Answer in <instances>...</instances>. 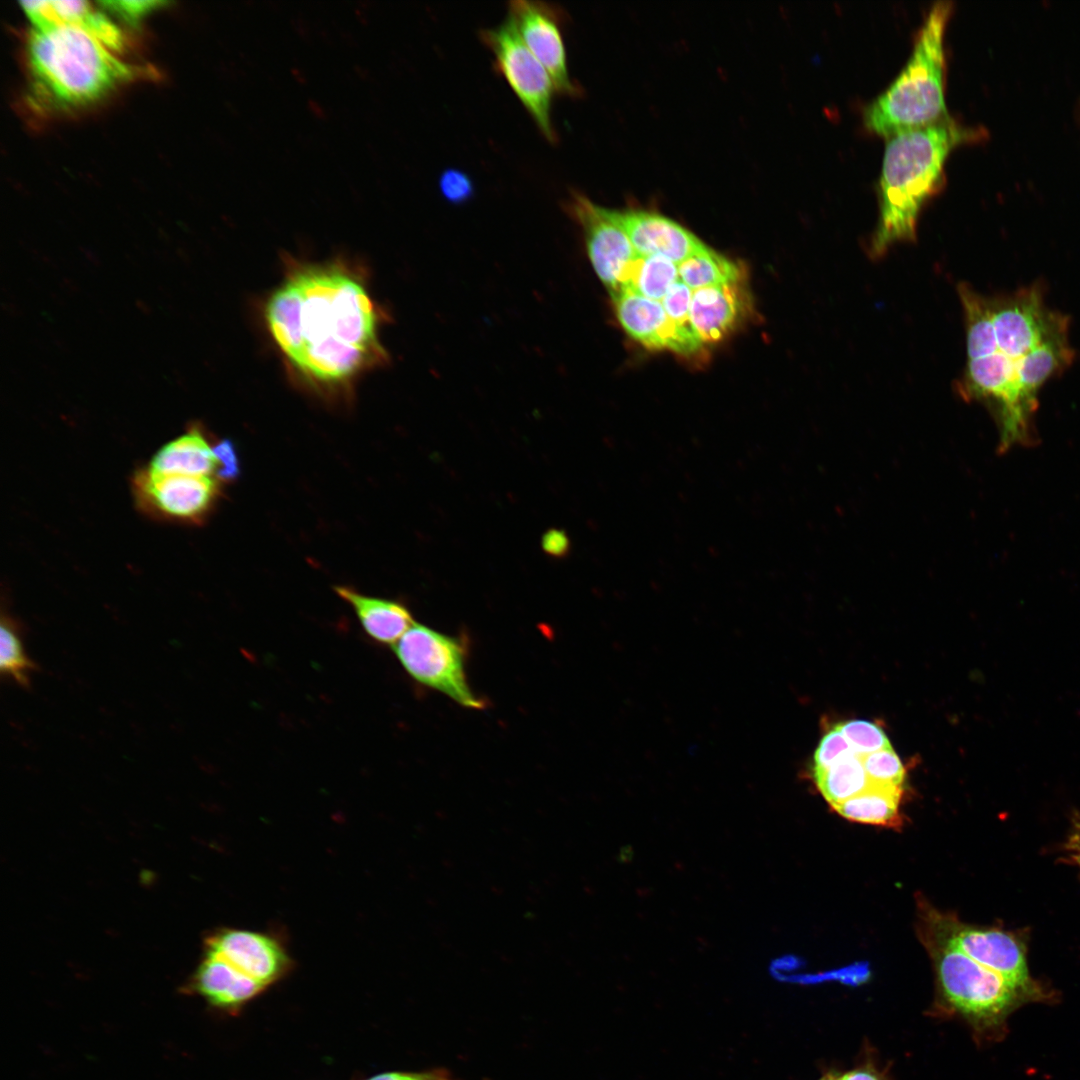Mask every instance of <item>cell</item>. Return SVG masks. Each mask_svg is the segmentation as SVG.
<instances>
[{
	"instance_id": "cell-1",
	"label": "cell",
	"mask_w": 1080,
	"mask_h": 1080,
	"mask_svg": "<svg viewBox=\"0 0 1080 1080\" xmlns=\"http://www.w3.org/2000/svg\"><path fill=\"white\" fill-rule=\"evenodd\" d=\"M966 326V366L958 391L992 408L1001 450L1033 440L1041 388L1069 368L1075 351L1070 319L1046 302L1040 282L1012 293L983 295L960 284Z\"/></svg>"
},
{
	"instance_id": "cell-2",
	"label": "cell",
	"mask_w": 1080,
	"mask_h": 1080,
	"mask_svg": "<svg viewBox=\"0 0 1080 1080\" xmlns=\"http://www.w3.org/2000/svg\"><path fill=\"white\" fill-rule=\"evenodd\" d=\"M271 335L303 377L343 385L384 360L375 306L362 282L335 264L303 266L265 307Z\"/></svg>"
},
{
	"instance_id": "cell-3",
	"label": "cell",
	"mask_w": 1080,
	"mask_h": 1080,
	"mask_svg": "<svg viewBox=\"0 0 1080 1080\" xmlns=\"http://www.w3.org/2000/svg\"><path fill=\"white\" fill-rule=\"evenodd\" d=\"M983 127L950 116L888 137L879 179V220L870 254H884L895 243L913 241L920 211L942 185L944 164L959 144L981 142Z\"/></svg>"
},
{
	"instance_id": "cell-4",
	"label": "cell",
	"mask_w": 1080,
	"mask_h": 1080,
	"mask_svg": "<svg viewBox=\"0 0 1080 1080\" xmlns=\"http://www.w3.org/2000/svg\"><path fill=\"white\" fill-rule=\"evenodd\" d=\"M26 56L29 96L47 111L93 104L137 74L93 35L69 25L33 28Z\"/></svg>"
},
{
	"instance_id": "cell-5",
	"label": "cell",
	"mask_w": 1080,
	"mask_h": 1080,
	"mask_svg": "<svg viewBox=\"0 0 1080 1080\" xmlns=\"http://www.w3.org/2000/svg\"><path fill=\"white\" fill-rule=\"evenodd\" d=\"M952 9L949 0L931 6L903 69L865 107L867 129L889 137L949 116L944 94V33Z\"/></svg>"
},
{
	"instance_id": "cell-6",
	"label": "cell",
	"mask_w": 1080,
	"mask_h": 1080,
	"mask_svg": "<svg viewBox=\"0 0 1080 1080\" xmlns=\"http://www.w3.org/2000/svg\"><path fill=\"white\" fill-rule=\"evenodd\" d=\"M927 939L943 997L960 1014L977 1022L1004 1015L1020 990L999 973L981 965L931 931Z\"/></svg>"
},
{
	"instance_id": "cell-7",
	"label": "cell",
	"mask_w": 1080,
	"mask_h": 1080,
	"mask_svg": "<svg viewBox=\"0 0 1080 1080\" xmlns=\"http://www.w3.org/2000/svg\"><path fill=\"white\" fill-rule=\"evenodd\" d=\"M393 651L404 670L418 683L445 694L463 707H485L468 683L465 647L456 637L414 623L393 645Z\"/></svg>"
},
{
	"instance_id": "cell-8",
	"label": "cell",
	"mask_w": 1080,
	"mask_h": 1080,
	"mask_svg": "<svg viewBox=\"0 0 1080 1080\" xmlns=\"http://www.w3.org/2000/svg\"><path fill=\"white\" fill-rule=\"evenodd\" d=\"M494 56V66L510 85L544 137L554 143L558 136L551 118L556 92L551 76L519 34L512 17L480 31Z\"/></svg>"
},
{
	"instance_id": "cell-9",
	"label": "cell",
	"mask_w": 1080,
	"mask_h": 1080,
	"mask_svg": "<svg viewBox=\"0 0 1080 1080\" xmlns=\"http://www.w3.org/2000/svg\"><path fill=\"white\" fill-rule=\"evenodd\" d=\"M566 209L582 228L596 274L611 295L619 292L637 254L615 210L594 203L578 191L571 193Z\"/></svg>"
},
{
	"instance_id": "cell-10",
	"label": "cell",
	"mask_w": 1080,
	"mask_h": 1080,
	"mask_svg": "<svg viewBox=\"0 0 1080 1080\" xmlns=\"http://www.w3.org/2000/svg\"><path fill=\"white\" fill-rule=\"evenodd\" d=\"M509 15L524 43L548 71L556 92L571 97L580 95L581 88L569 75L562 9L541 1L515 0L509 3Z\"/></svg>"
},
{
	"instance_id": "cell-11",
	"label": "cell",
	"mask_w": 1080,
	"mask_h": 1080,
	"mask_svg": "<svg viewBox=\"0 0 1080 1080\" xmlns=\"http://www.w3.org/2000/svg\"><path fill=\"white\" fill-rule=\"evenodd\" d=\"M930 928L981 965L999 973L1020 990L1028 983L1023 950L1014 937L1000 930L960 924L951 915L931 911Z\"/></svg>"
},
{
	"instance_id": "cell-12",
	"label": "cell",
	"mask_w": 1080,
	"mask_h": 1080,
	"mask_svg": "<svg viewBox=\"0 0 1080 1080\" xmlns=\"http://www.w3.org/2000/svg\"><path fill=\"white\" fill-rule=\"evenodd\" d=\"M135 488L147 509L177 520L202 519L219 496V481L211 476L161 474L149 469L137 474Z\"/></svg>"
},
{
	"instance_id": "cell-13",
	"label": "cell",
	"mask_w": 1080,
	"mask_h": 1080,
	"mask_svg": "<svg viewBox=\"0 0 1080 1080\" xmlns=\"http://www.w3.org/2000/svg\"><path fill=\"white\" fill-rule=\"evenodd\" d=\"M205 953L224 959L266 988L286 977L293 967L276 937L251 930L221 929L206 939Z\"/></svg>"
},
{
	"instance_id": "cell-14",
	"label": "cell",
	"mask_w": 1080,
	"mask_h": 1080,
	"mask_svg": "<svg viewBox=\"0 0 1080 1080\" xmlns=\"http://www.w3.org/2000/svg\"><path fill=\"white\" fill-rule=\"evenodd\" d=\"M611 297L625 332L647 348L669 349L684 355L701 349L703 342L697 333L676 325L667 316L661 301L629 290H621Z\"/></svg>"
},
{
	"instance_id": "cell-15",
	"label": "cell",
	"mask_w": 1080,
	"mask_h": 1080,
	"mask_svg": "<svg viewBox=\"0 0 1080 1080\" xmlns=\"http://www.w3.org/2000/svg\"><path fill=\"white\" fill-rule=\"evenodd\" d=\"M615 213L639 256H661L679 265L706 247L688 229L660 213L632 208Z\"/></svg>"
},
{
	"instance_id": "cell-16",
	"label": "cell",
	"mask_w": 1080,
	"mask_h": 1080,
	"mask_svg": "<svg viewBox=\"0 0 1080 1080\" xmlns=\"http://www.w3.org/2000/svg\"><path fill=\"white\" fill-rule=\"evenodd\" d=\"M745 278L692 291L690 321L704 343L723 339L751 311Z\"/></svg>"
},
{
	"instance_id": "cell-17",
	"label": "cell",
	"mask_w": 1080,
	"mask_h": 1080,
	"mask_svg": "<svg viewBox=\"0 0 1080 1080\" xmlns=\"http://www.w3.org/2000/svg\"><path fill=\"white\" fill-rule=\"evenodd\" d=\"M192 992L218 1010L237 1015L267 988L224 959L205 953L191 983Z\"/></svg>"
},
{
	"instance_id": "cell-18",
	"label": "cell",
	"mask_w": 1080,
	"mask_h": 1080,
	"mask_svg": "<svg viewBox=\"0 0 1080 1080\" xmlns=\"http://www.w3.org/2000/svg\"><path fill=\"white\" fill-rule=\"evenodd\" d=\"M21 8L33 28L69 25L90 33L113 52L124 47L119 27L90 2L79 0L21 1Z\"/></svg>"
},
{
	"instance_id": "cell-19",
	"label": "cell",
	"mask_w": 1080,
	"mask_h": 1080,
	"mask_svg": "<svg viewBox=\"0 0 1080 1080\" xmlns=\"http://www.w3.org/2000/svg\"><path fill=\"white\" fill-rule=\"evenodd\" d=\"M334 590L353 608L366 634L380 644L394 645L415 623L408 608L398 601L364 595L347 586Z\"/></svg>"
},
{
	"instance_id": "cell-20",
	"label": "cell",
	"mask_w": 1080,
	"mask_h": 1080,
	"mask_svg": "<svg viewBox=\"0 0 1080 1080\" xmlns=\"http://www.w3.org/2000/svg\"><path fill=\"white\" fill-rule=\"evenodd\" d=\"M148 469L161 474L211 476L216 473L217 461L204 434L193 426L160 448Z\"/></svg>"
},
{
	"instance_id": "cell-21",
	"label": "cell",
	"mask_w": 1080,
	"mask_h": 1080,
	"mask_svg": "<svg viewBox=\"0 0 1080 1080\" xmlns=\"http://www.w3.org/2000/svg\"><path fill=\"white\" fill-rule=\"evenodd\" d=\"M901 792V786L872 782L860 794L832 808L853 822L896 827L900 824Z\"/></svg>"
},
{
	"instance_id": "cell-22",
	"label": "cell",
	"mask_w": 1080,
	"mask_h": 1080,
	"mask_svg": "<svg viewBox=\"0 0 1080 1080\" xmlns=\"http://www.w3.org/2000/svg\"><path fill=\"white\" fill-rule=\"evenodd\" d=\"M678 272L679 279L692 291L745 278L738 264L707 246L681 262Z\"/></svg>"
},
{
	"instance_id": "cell-23",
	"label": "cell",
	"mask_w": 1080,
	"mask_h": 1080,
	"mask_svg": "<svg viewBox=\"0 0 1080 1080\" xmlns=\"http://www.w3.org/2000/svg\"><path fill=\"white\" fill-rule=\"evenodd\" d=\"M679 280L678 265L661 256H639L633 260L621 290L662 301ZM620 290V291H621Z\"/></svg>"
},
{
	"instance_id": "cell-24",
	"label": "cell",
	"mask_w": 1080,
	"mask_h": 1080,
	"mask_svg": "<svg viewBox=\"0 0 1080 1080\" xmlns=\"http://www.w3.org/2000/svg\"><path fill=\"white\" fill-rule=\"evenodd\" d=\"M813 775L817 788L831 807L860 794L872 783L856 753Z\"/></svg>"
},
{
	"instance_id": "cell-25",
	"label": "cell",
	"mask_w": 1080,
	"mask_h": 1080,
	"mask_svg": "<svg viewBox=\"0 0 1080 1080\" xmlns=\"http://www.w3.org/2000/svg\"><path fill=\"white\" fill-rule=\"evenodd\" d=\"M0 627L1 673L13 679L20 686L28 687L29 674L36 666L25 654L14 621L7 616H2Z\"/></svg>"
},
{
	"instance_id": "cell-26",
	"label": "cell",
	"mask_w": 1080,
	"mask_h": 1080,
	"mask_svg": "<svg viewBox=\"0 0 1080 1080\" xmlns=\"http://www.w3.org/2000/svg\"><path fill=\"white\" fill-rule=\"evenodd\" d=\"M835 727L844 735L858 755L891 747L884 731L874 723L865 720H850L839 723Z\"/></svg>"
},
{
	"instance_id": "cell-27",
	"label": "cell",
	"mask_w": 1080,
	"mask_h": 1080,
	"mask_svg": "<svg viewBox=\"0 0 1080 1080\" xmlns=\"http://www.w3.org/2000/svg\"><path fill=\"white\" fill-rule=\"evenodd\" d=\"M859 756L871 782L902 785L905 777L904 767L892 747Z\"/></svg>"
},
{
	"instance_id": "cell-28",
	"label": "cell",
	"mask_w": 1080,
	"mask_h": 1080,
	"mask_svg": "<svg viewBox=\"0 0 1080 1080\" xmlns=\"http://www.w3.org/2000/svg\"><path fill=\"white\" fill-rule=\"evenodd\" d=\"M854 753L844 735L836 727L830 729L822 737L814 753L813 774L825 771L842 758Z\"/></svg>"
},
{
	"instance_id": "cell-29",
	"label": "cell",
	"mask_w": 1080,
	"mask_h": 1080,
	"mask_svg": "<svg viewBox=\"0 0 1080 1080\" xmlns=\"http://www.w3.org/2000/svg\"><path fill=\"white\" fill-rule=\"evenodd\" d=\"M691 297L692 290L679 279L671 286L661 303L667 316L676 325L696 332L689 315Z\"/></svg>"
},
{
	"instance_id": "cell-30",
	"label": "cell",
	"mask_w": 1080,
	"mask_h": 1080,
	"mask_svg": "<svg viewBox=\"0 0 1080 1080\" xmlns=\"http://www.w3.org/2000/svg\"><path fill=\"white\" fill-rule=\"evenodd\" d=\"M439 188L443 197L456 205L470 200L474 194L471 177L455 168H448L442 172L439 177Z\"/></svg>"
},
{
	"instance_id": "cell-31",
	"label": "cell",
	"mask_w": 1080,
	"mask_h": 1080,
	"mask_svg": "<svg viewBox=\"0 0 1080 1080\" xmlns=\"http://www.w3.org/2000/svg\"><path fill=\"white\" fill-rule=\"evenodd\" d=\"M99 4L103 9L108 10L114 15L120 17L125 22L136 25L145 16L158 9L166 2L162 1H141V0H120V1H100Z\"/></svg>"
},
{
	"instance_id": "cell-32",
	"label": "cell",
	"mask_w": 1080,
	"mask_h": 1080,
	"mask_svg": "<svg viewBox=\"0 0 1080 1080\" xmlns=\"http://www.w3.org/2000/svg\"><path fill=\"white\" fill-rule=\"evenodd\" d=\"M217 461L215 477L218 481L231 482L240 474V460L232 440L222 439L212 446Z\"/></svg>"
},
{
	"instance_id": "cell-33",
	"label": "cell",
	"mask_w": 1080,
	"mask_h": 1080,
	"mask_svg": "<svg viewBox=\"0 0 1080 1080\" xmlns=\"http://www.w3.org/2000/svg\"><path fill=\"white\" fill-rule=\"evenodd\" d=\"M363 1080H456V1078L447 1068L436 1067L422 1071L382 1072Z\"/></svg>"
},
{
	"instance_id": "cell-34",
	"label": "cell",
	"mask_w": 1080,
	"mask_h": 1080,
	"mask_svg": "<svg viewBox=\"0 0 1080 1080\" xmlns=\"http://www.w3.org/2000/svg\"><path fill=\"white\" fill-rule=\"evenodd\" d=\"M569 539L566 533L558 529L548 530L542 538L544 552L554 557H562L569 551Z\"/></svg>"
},
{
	"instance_id": "cell-35",
	"label": "cell",
	"mask_w": 1080,
	"mask_h": 1080,
	"mask_svg": "<svg viewBox=\"0 0 1080 1080\" xmlns=\"http://www.w3.org/2000/svg\"><path fill=\"white\" fill-rule=\"evenodd\" d=\"M838 1080H885L878 1072L871 1068L863 1067L848 1071L841 1075Z\"/></svg>"
},
{
	"instance_id": "cell-36",
	"label": "cell",
	"mask_w": 1080,
	"mask_h": 1080,
	"mask_svg": "<svg viewBox=\"0 0 1080 1080\" xmlns=\"http://www.w3.org/2000/svg\"><path fill=\"white\" fill-rule=\"evenodd\" d=\"M1071 849L1074 852L1073 856L1075 860L1080 859V828L1075 832L1071 839Z\"/></svg>"
},
{
	"instance_id": "cell-37",
	"label": "cell",
	"mask_w": 1080,
	"mask_h": 1080,
	"mask_svg": "<svg viewBox=\"0 0 1080 1080\" xmlns=\"http://www.w3.org/2000/svg\"><path fill=\"white\" fill-rule=\"evenodd\" d=\"M310 107H311V110L313 111V113L317 117H320V118L323 117L324 110L321 108V106L318 103L312 101L310 103Z\"/></svg>"
},
{
	"instance_id": "cell-38",
	"label": "cell",
	"mask_w": 1080,
	"mask_h": 1080,
	"mask_svg": "<svg viewBox=\"0 0 1080 1080\" xmlns=\"http://www.w3.org/2000/svg\"><path fill=\"white\" fill-rule=\"evenodd\" d=\"M820 1080H838V1078H834L833 1076H826Z\"/></svg>"
},
{
	"instance_id": "cell-39",
	"label": "cell",
	"mask_w": 1080,
	"mask_h": 1080,
	"mask_svg": "<svg viewBox=\"0 0 1080 1080\" xmlns=\"http://www.w3.org/2000/svg\"><path fill=\"white\" fill-rule=\"evenodd\" d=\"M1076 112H1077V117H1078V120H1079V122H1080V102H1079V104H1078V106H1077V111H1076Z\"/></svg>"
},
{
	"instance_id": "cell-40",
	"label": "cell",
	"mask_w": 1080,
	"mask_h": 1080,
	"mask_svg": "<svg viewBox=\"0 0 1080 1080\" xmlns=\"http://www.w3.org/2000/svg\"><path fill=\"white\" fill-rule=\"evenodd\" d=\"M1076 861H1077V863H1078V864L1080 865V859H1076Z\"/></svg>"
}]
</instances>
